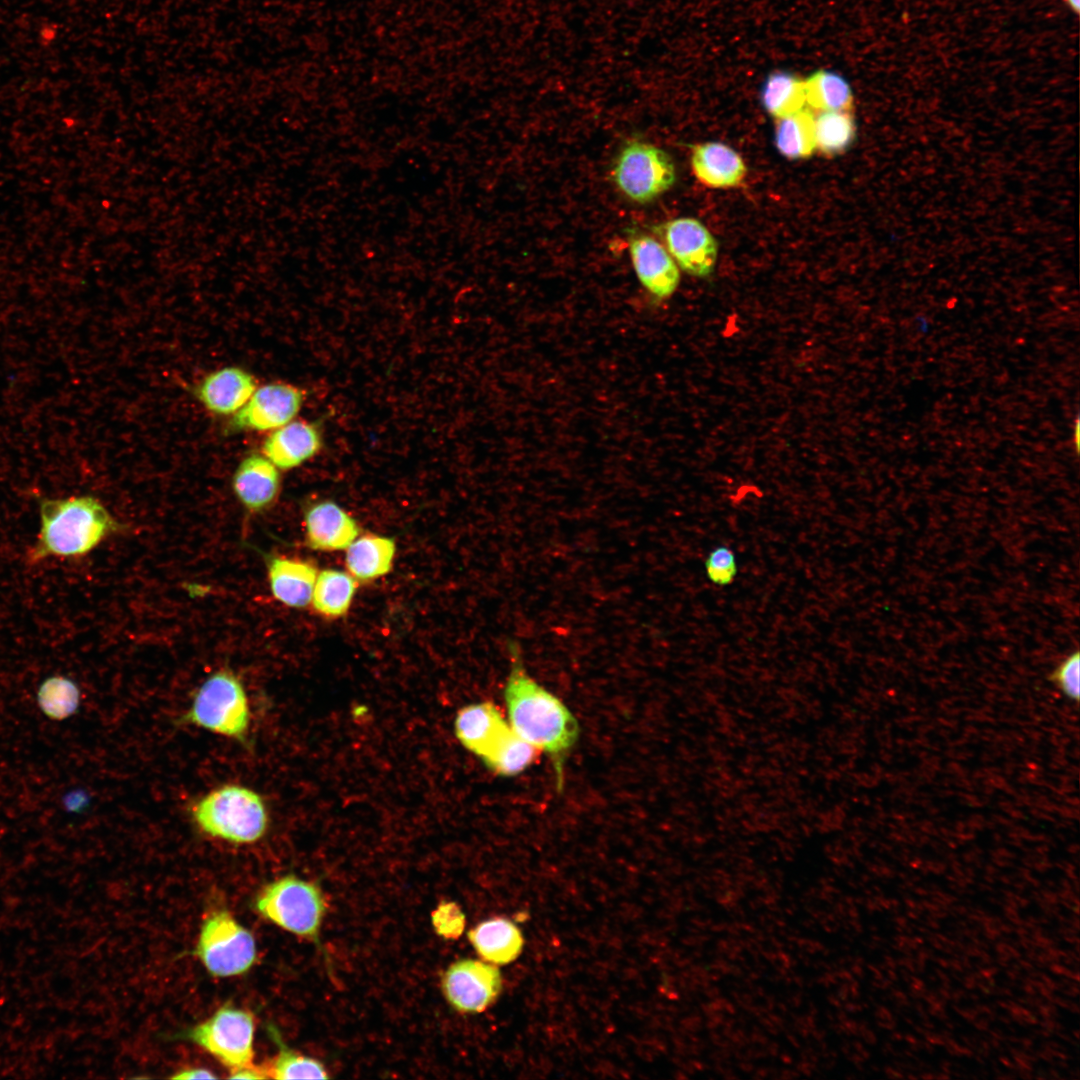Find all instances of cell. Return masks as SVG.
I'll return each mask as SVG.
<instances>
[{
    "label": "cell",
    "instance_id": "2",
    "mask_svg": "<svg viewBox=\"0 0 1080 1080\" xmlns=\"http://www.w3.org/2000/svg\"><path fill=\"white\" fill-rule=\"evenodd\" d=\"M39 513V533L27 557L31 564L86 555L119 528L106 507L90 495L42 498Z\"/></svg>",
    "mask_w": 1080,
    "mask_h": 1080
},
{
    "label": "cell",
    "instance_id": "11",
    "mask_svg": "<svg viewBox=\"0 0 1080 1080\" xmlns=\"http://www.w3.org/2000/svg\"><path fill=\"white\" fill-rule=\"evenodd\" d=\"M653 230L684 272L695 277H706L712 273L717 261L718 245L699 220L676 218L656 225Z\"/></svg>",
    "mask_w": 1080,
    "mask_h": 1080
},
{
    "label": "cell",
    "instance_id": "7",
    "mask_svg": "<svg viewBox=\"0 0 1080 1080\" xmlns=\"http://www.w3.org/2000/svg\"><path fill=\"white\" fill-rule=\"evenodd\" d=\"M254 1033L255 1020L250 1011L223 1006L184 1036L233 1072L255 1066Z\"/></svg>",
    "mask_w": 1080,
    "mask_h": 1080
},
{
    "label": "cell",
    "instance_id": "15",
    "mask_svg": "<svg viewBox=\"0 0 1080 1080\" xmlns=\"http://www.w3.org/2000/svg\"><path fill=\"white\" fill-rule=\"evenodd\" d=\"M307 545L318 551L346 549L359 535L356 520L332 501L311 505L304 515Z\"/></svg>",
    "mask_w": 1080,
    "mask_h": 1080
},
{
    "label": "cell",
    "instance_id": "24",
    "mask_svg": "<svg viewBox=\"0 0 1080 1080\" xmlns=\"http://www.w3.org/2000/svg\"><path fill=\"white\" fill-rule=\"evenodd\" d=\"M539 752L510 727L481 760L494 773L512 777L529 768L536 761Z\"/></svg>",
    "mask_w": 1080,
    "mask_h": 1080
},
{
    "label": "cell",
    "instance_id": "35",
    "mask_svg": "<svg viewBox=\"0 0 1080 1080\" xmlns=\"http://www.w3.org/2000/svg\"><path fill=\"white\" fill-rule=\"evenodd\" d=\"M1066 2L1074 12H1079V0H1066Z\"/></svg>",
    "mask_w": 1080,
    "mask_h": 1080
},
{
    "label": "cell",
    "instance_id": "6",
    "mask_svg": "<svg viewBox=\"0 0 1080 1080\" xmlns=\"http://www.w3.org/2000/svg\"><path fill=\"white\" fill-rule=\"evenodd\" d=\"M194 953L211 975L222 978L246 973L257 958L254 936L225 909L204 920Z\"/></svg>",
    "mask_w": 1080,
    "mask_h": 1080
},
{
    "label": "cell",
    "instance_id": "23",
    "mask_svg": "<svg viewBox=\"0 0 1080 1080\" xmlns=\"http://www.w3.org/2000/svg\"><path fill=\"white\" fill-rule=\"evenodd\" d=\"M775 146L787 159H806L816 150L814 115L801 109L791 115L776 119Z\"/></svg>",
    "mask_w": 1080,
    "mask_h": 1080
},
{
    "label": "cell",
    "instance_id": "22",
    "mask_svg": "<svg viewBox=\"0 0 1080 1080\" xmlns=\"http://www.w3.org/2000/svg\"><path fill=\"white\" fill-rule=\"evenodd\" d=\"M356 589L357 581L348 572L325 569L317 575L311 603L318 614L338 618L348 612Z\"/></svg>",
    "mask_w": 1080,
    "mask_h": 1080
},
{
    "label": "cell",
    "instance_id": "4",
    "mask_svg": "<svg viewBox=\"0 0 1080 1080\" xmlns=\"http://www.w3.org/2000/svg\"><path fill=\"white\" fill-rule=\"evenodd\" d=\"M177 722L248 745L251 708L242 681L226 668L213 672L197 688Z\"/></svg>",
    "mask_w": 1080,
    "mask_h": 1080
},
{
    "label": "cell",
    "instance_id": "1",
    "mask_svg": "<svg viewBox=\"0 0 1080 1080\" xmlns=\"http://www.w3.org/2000/svg\"><path fill=\"white\" fill-rule=\"evenodd\" d=\"M508 650L511 665L504 688L508 723L517 735L548 755L561 791L564 763L580 733L578 721L558 697L527 673L519 645L512 641Z\"/></svg>",
    "mask_w": 1080,
    "mask_h": 1080
},
{
    "label": "cell",
    "instance_id": "16",
    "mask_svg": "<svg viewBox=\"0 0 1080 1080\" xmlns=\"http://www.w3.org/2000/svg\"><path fill=\"white\" fill-rule=\"evenodd\" d=\"M281 487L279 469L262 453L246 456L232 477V488L250 512H261L277 499Z\"/></svg>",
    "mask_w": 1080,
    "mask_h": 1080
},
{
    "label": "cell",
    "instance_id": "19",
    "mask_svg": "<svg viewBox=\"0 0 1080 1080\" xmlns=\"http://www.w3.org/2000/svg\"><path fill=\"white\" fill-rule=\"evenodd\" d=\"M510 728L500 709L492 702L467 705L455 718V734L461 744L481 758Z\"/></svg>",
    "mask_w": 1080,
    "mask_h": 1080
},
{
    "label": "cell",
    "instance_id": "14",
    "mask_svg": "<svg viewBox=\"0 0 1080 1080\" xmlns=\"http://www.w3.org/2000/svg\"><path fill=\"white\" fill-rule=\"evenodd\" d=\"M322 435L317 425L295 420L272 430L262 443V454L279 470L296 468L321 449Z\"/></svg>",
    "mask_w": 1080,
    "mask_h": 1080
},
{
    "label": "cell",
    "instance_id": "3",
    "mask_svg": "<svg viewBox=\"0 0 1080 1080\" xmlns=\"http://www.w3.org/2000/svg\"><path fill=\"white\" fill-rule=\"evenodd\" d=\"M201 834L234 845L260 841L269 828V812L263 797L250 787L226 783L194 800L189 808Z\"/></svg>",
    "mask_w": 1080,
    "mask_h": 1080
},
{
    "label": "cell",
    "instance_id": "29",
    "mask_svg": "<svg viewBox=\"0 0 1080 1080\" xmlns=\"http://www.w3.org/2000/svg\"><path fill=\"white\" fill-rule=\"evenodd\" d=\"M37 700L45 715L51 719L62 720L77 711L80 704V690L70 678L51 676L40 685Z\"/></svg>",
    "mask_w": 1080,
    "mask_h": 1080
},
{
    "label": "cell",
    "instance_id": "13",
    "mask_svg": "<svg viewBox=\"0 0 1080 1080\" xmlns=\"http://www.w3.org/2000/svg\"><path fill=\"white\" fill-rule=\"evenodd\" d=\"M257 387V381L249 371L226 366L206 375L194 393L209 412L227 416L240 410Z\"/></svg>",
    "mask_w": 1080,
    "mask_h": 1080
},
{
    "label": "cell",
    "instance_id": "21",
    "mask_svg": "<svg viewBox=\"0 0 1080 1080\" xmlns=\"http://www.w3.org/2000/svg\"><path fill=\"white\" fill-rule=\"evenodd\" d=\"M468 938L478 955L484 961L495 965L512 962L523 947V938L518 927L501 917L479 923L468 932Z\"/></svg>",
    "mask_w": 1080,
    "mask_h": 1080
},
{
    "label": "cell",
    "instance_id": "17",
    "mask_svg": "<svg viewBox=\"0 0 1080 1080\" xmlns=\"http://www.w3.org/2000/svg\"><path fill=\"white\" fill-rule=\"evenodd\" d=\"M266 563L273 596L288 607H307L318 575L316 567L308 561L275 555L267 556Z\"/></svg>",
    "mask_w": 1080,
    "mask_h": 1080
},
{
    "label": "cell",
    "instance_id": "27",
    "mask_svg": "<svg viewBox=\"0 0 1080 1080\" xmlns=\"http://www.w3.org/2000/svg\"><path fill=\"white\" fill-rule=\"evenodd\" d=\"M270 1033L272 1034L273 1039L276 1040L279 1051L273 1058L259 1066L265 1079L328 1078L327 1070L321 1062L287 1048L281 1042V1039L275 1030L270 1029Z\"/></svg>",
    "mask_w": 1080,
    "mask_h": 1080
},
{
    "label": "cell",
    "instance_id": "28",
    "mask_svg": "<svg viewBox=\"0 0 1080 1080\" xmlns=\"http://www.w3.org/2000/svg\"><path fill=\"white\" fill-rule=\"evenodd\" d=\"M816 150L834 156L846 151L856 137L850 111H822L814 116Z\"/></svg>",
    "mask_w": 1080,
    "mask_h": 1080
},
{
    "label": "cell",
    "instance_id": "12",
    "mask_svg": "<svg viewBox=\"0 0 1080 1080\" xmlns=\"http://www.w3.org/2000/svg\"><path fill=\"white\" fill-rule=\"evenodd\" d=\"M629 253L640 283L660 299L670 297L678 287V267L666 248L655 238L638 234L630 238Z\"/></svg>",
    "mask_w": 1080,
    "mask_h": 1080
},
{
    "label": "cell",
    "instance_id": "20",
    "mask_svg": "<svg viewBox=\"0 0 1080 1080\" xmlns=\"http://www.w3.org/2000/svg\"><path fill=\"white\" fill-rule=\"evenodd\" d=\"M345 550L348 573L356 581L371 582L391 571L396 544L392 538L366 534L357 537Z\"/></svg>",
    "mask_w": 1080,
    "mask_h": 1080
},
{
    "label": "cell",
    "instance_id": "33",
    "mask_svg": "<svg viewBox=\"0 0 1080 1080\" xmlns=\"http://www.w3.org/2000/svg\"><path fill=\"white\" fill-rule=\"evenodd\" d=\"M170 1078L172 1079H215L211 1071L202 1068H190L179 1071Z\"/></svg>",
    "mask_w": 1080,
    "mask_h": 1080
},
{
    "label": "cell",
    "instance_id": "25",
    "mask_svg": "<svg viewBox=\"0 0 1080 1080\" xmlns=\"http://www.w3.org/2000/svg\"><path fill=\"white\" fill-rule=\"evenodd\" d=\"M764 109L776 119L804 108V80L792 72L774 71L768 75L760 94Z\"/></svg>",
    "mask_w": 1080,
    "mask_h": 1080
},
{
    "label": "cell",
    "instance_id": "34",
    "mask_svg": "<svg viewBox=\"0 0 1080 1080\" xmlns=\"http://www.w3.org/2000/svg\"><path fill=\"white\" fill-rule=\"evenodd\" d=\"M229 1078L231 1079H265L259 1066H253L249 1068H243L230 1072Z\"/></svg>",
    "mask_w": 1080,
    "mask_h": 1080
},
{
    "label": "cell",
    "instance_id": "26",
    "mask_svg": "<svg viewBox=\"0 0 1080 1080\" xmlns=\"http://www.w3.org/2000/svg\"><path fill=\"white\" fill-rule=\"evenodd\" d=\"M806 103L822 111H849L853 104L850 85L840 74L818 70L804 80Z\"/></svg>",
    "mask_w": 1080,
    "mask_h": 1080
},
{
    "label": "cell",
    "instance_id": "5",
    "mask_svg": "<svg viewBox=\"0 0 1080 1080\" xmlns=\"http://www.w3.org/2000/svg\"><path fill=\"white\" fill-rule=\"evenodd\" d=\"M254 906L280 928L319 943L327 903L318 885L296 875H285L264 885Z\"/></svg>",
    "mask_w": 1080,
    "mask_h": 1080
},
{
    "label": "cell",
    "instance_id": "8",
    "mask_svg": "<svg viewBox=\"0 0 1080 1080\" xmlns=\"http://www.w3.org/2000/svg\"><path fill=\"white\" fill-rule=\"evenodd\" d=\"M612 177L629 199L647 203L672 187L676 171L664 150L642 141H630L618 154Z\"/></svg>",
    "mask_w": 1080,
    "mask_h": 1080
},
{
    "label": "cell",
    "instance_id": "32",
    "mask_svg": "<svg viewBox=\"0 0 1080 1080\" xmlns=\"http://www.w3.org/2000/svg\"><path fill=\"white\" fill-rule=\"evenodd\" d=\"M432 924L440 936L455 939L464 930L465 916L455 903H441L432 914Z\"/></svg>",
    "mask_w": 1080,
    "mask_h": 1080
},
{
    "label": "cell",
    "instance_id": "18",
    "mask_svg": "<svg viewBox=\"0 0 1080 1080\" xmlns=\"http://www.w3.org/2000/svg\"><path fill=\"white\" fill-rule=\"evenodd\" d=\"M692 171L702 184L718 189L739 186L747 174L742 157L721 142L696 145L691 154Z\"/></svg>",
    "mask_w": 1080,
    "mask_h": 1080
},
{
    "label": "cell",
    "instance_id": "31",
    "mask_svg": "<svg viewBox=\"0 0 1080 1080\" xmlns=\"http://www.w3.org/2000/svg\"><path fill=\"white\" fill-rule=\"evenodd\" d=\"M1050 680L1069 699L1079 701L1080 697V654L1079 651L1066 656L1052 671Z\"/></svg>",
    "mask_w": 1080,
    "mask_h": 1080
},
{
    "label": "cell",
    "instance_id": "10",
    "mask_svg": "<svg viewBox=\"0 0 1080 1080\" xmlns=\"http://www.w3.org/2000/svg\"><path fill=\"white\" fill-rule=\"evenodd\" d=\"M304 402L303 391L285 382L257 387L245 405L233 414L228 430L272 431L292 421Z\"/></svg>",
    "mask_w": 1080,
    "mask_h": 1080
},
{
    "label": "cell",
    "instance_id": "9",
    "mask_svg": "<svg viewBox=\"0 0 1080 1080\" xmlns=\"http://www.w3.org/2000/svg\"><path fill=\"white\" fill-rule=\"evenodd\" d=\"M441 988L448 1003L458 1012L480 1013L499 996L502 977L495 964L461 959L445 970Z\"/></svg>",
    "mask_w": 1080,
    "mask_h": 1080
},
{
    "label": "cell",
    "instance_id": "30",
    "mask_svg": "<svg viewBox=\"0 0 1080 1080\" xmlns=\"http://www.w3.org/2000/svg\"><path fill=\"white\" fill-rule=\"evenodd\" d=\"M704 572L713 585L720 587L730 585L738 574L735 552L725 544L716 546L704 560Z\"/></svg>",
    "mask_w": 1080,
    "mask_h": 1080
}]
</instances>
